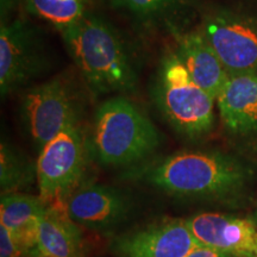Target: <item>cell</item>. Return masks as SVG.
<instances>
[{
    "label": "cell",
    "mask_w": 257,
    "mask_h": 257,
    "mask_svg": "<svg viewBox=\"0 0 257 257\" xmlns=\"http://www.w3.org/2000/svg\"><path fill=\"white\" fill-rule=\"evenodd\" d=\"M252 169L238 157L220 152H182L142 170V179L178 197L226 199L239 194Z\"/></svg>",
    "instance_id": "1"
},
{
    "label": "cell",
    "mask_w": 257,
    "mask_h": 257,
    "mask_svg": "<svg viewBox=\"0 0 257 257\" xmlns=\"http://www.w3.org/2000/svg\"><path fill=\"white\" fill-rule=\"evenodd\" d=\"M60 32L93 94L127 92L136 86L137 73L126 46L104 19L87 14Z\"/></svg>",
    "instance_id": "2"
},
{
    "label": "cell",
    "mask_w": 257,
    "mask_h": 257,
    "mask_svg": "<svg viewBox=\"0 0 257 257\" xmlns=\"http://www.w3.org/2000/svg\"><path fill=\"white\" fill-rule=\"evenodd\" d=\"M159 146V130L149 117L125 96L107 99L95 111L92 149L101 165H134L152 155Z\"/></svg>",
    "instance_id": "3"
},
{
    "label": "cell",
    "mask_w": 257,
    "mask_h": 257,
    "mask_svg": "<svg viewBox=\"0 0 257 257\" xmlns=\"http://www.w3.org/2000/svg\"><path fill=\"white\" fill-rule=\"evenodd\" d=\"M153 98L165 119L182 136L197 140L213 127L216 99L195 83L175 51L161 60Z\"/></svg>",
    "instance_id": "4"
},
{
    "label": "cell",
    "mask_w": 257,
    "mask_h": 257,
    "mask_svg": "<svg viewBox=\"0 0 257 257\" xmlns=\"http://www.w3.org/2000/svg\"><path fill=\"white\" fill-rule=\"evenodd\" d=\"M87 163V141L80 124L73 125L40 150L36 163L38 195L48 205H61L79 187Z\"/></svg>",
    "instance_id": "5"
},
{
    "label": "cell",
    "mask_w": 257,
    "mask_h": 257,
    "mask_svg": "<svg viewBox=\"0 0 257 257\" xmlns=\"http://www.w3.org/2000/svg\"><path fill=\"white\" fill-rule=\"evenodd\" d=\"M22 115L32 142L42 150L66 128L79 124L75 89L62 76L29 89L22 100Z\"/></svg>",
    "instance_id": "6"
},
{
    "label": "cell",
    "mask_w": 257,
    "mask_h": 257,
    "mask_svg": "<svg viewBox=\"0 0 257 257\" xmlns=\"http://www.w3.org/2000/svg\"><path fill=\"white\" fill-rule=\"evenodd\" d=\"M229 75L257 74V18L218 10L202 19L200 30Z\"/></svg>",
    "instance_id": "7"
},
{
    "label": "cell",
    "mask_w": 257,
    "mask_h": 257,
    "mask_svg": "<svg viewBox=\"0 0 257 257\" xmlns=\"http://www.w3.org/2000/svg\"><path fill=\"white\" fill-rule=\"evenodd\" d=\"M198 245L187 220L166 218L119 234L111 250L117 257H186Z\"/></svg>",
    "instance_id": "8"
},
{
    "label": "cell",
    "mask_w": 257,
    "mask_h": 257,
    "mask_svg": "<svg viewBox=\"0 0 257 257\" xmlns=\"http://www.w3.org/2000/svg\"><path fill=\"white\" fill-rule=\"evenodd\" d=\"M43 68V53L34 28L22 19L2 23L0 92L8 95Z\"/></svg>",
    "instance_id": "9"
},
{
    "label": "cell",
    "mask_w": 257,
    "mask_h": 257,
    "mask_svg": "<svg viewBox=\"0 0 257 257\" xmlns=\"http://www.w3.org/2000/svg\"><path fill=\"white\" fill-rule=\"evenodd\" d=\"M193 236L207 245L232 257H257L255 220L224 213H199L188 218Z\"/></svg>",
    "instance_id": "10"
},
{
    "label": "cell",
    "mask_w": 257,
    "mask_h": 257,
    "mask_svg": "<svg viewBox=\"0 0 257 257\" xmlns=\"http://www.w3.org/2000/svg\"><path fill=\"white\" fill-rule=\"evenodd\" d=\"M64 210L70 219L80 226L94 231H107L126 218L128 199L118 188L88 184L79 186L67 201Z\"/></svg>",
    "instance_id": "11"
},
{
    "label": "cell",
    "mask_w": 257,
    "mask_h": 257,
    "mask_svg": "<svg viewBox=\"0 0 257 257\" xmlns=\"http://www.w3.org/2000/svg\"><path fill=\"white\" fill-rule=\"evenodd\" d=\"M221 123L239 138L257 135V74L230 75L216 99Z\"/></svg>",
    "instance_id": "12"
},
{
    "label": "cell",
    "mask_w": 257,
    "mask_h": 257,
    "mask_svg": "<svg viewBox=\"0 0 257 257\" xmlns=\"http://www.w3.org/2000/svg\"><path fill=\"white\" fill-rule=\"evenodd\" d=\"M48 204L40 195L12 192L2 195L0 224L5 225L17 240L24 256L42 257L38 251L41 219Z\"/></svg>",
    "instance_id": "13"
},
{
    "label": "cell",
    "mask_w": 257,
    "mask_h": 257,
    "mask_svg": "<svg viewBox=\"0 0 257 257\" xmlns=\"http://www.w3.org/2000/svg\"><path fill=\"white\" fill-rule=\"evenodd\" d=\"M175 53L195 83L217 99L230 75L201 32L178 35Z\"/></svg>",
    "instance_id": "14"
},
{
    "label": "cell",
    "mask_w": 257,
    "mask_h": 257,
    "mask_svg": "<svg viewBox=\"0 0 257 257\" xmlns=\"http://www.w3.org/2000/svg\"><path fill=\"white\" fill-rule=\"evenodd\" d=\"M80 225L70 219L64 206L48 205L41 219L38 251L42 257H85Z\"/></svg>",
    "instance_id": "15"
},
{
    "label": "cell",
    "mask_w": 257,
    "mask_h": 257,
    "mask_svg": "<svg viewBox=\"0 0 257 257\" xmlns=\"http://www.w3.org/2000/svg\"><path fill=\"white\" fill-rule=\"evenodd\" d=\"M88 3L89 0H25V6L31 15L61 31L88 14Z\"/></svg>",
    "instance_id": "16"
},
{
    "label": "cell",
    "mask_w": 257,
    "mask_h": 257,
    "mask_svg": "<svg viewBox=\"0 0 257 257\" xmlns=\"http://www.w3.org/2000/svg\"><path fill=\"white\" fill-rule=\"evenodd\" d=\"M36 167H32L24 157L12 149L8 143L3 142L0 148V180L2 191L5 193L17 192L32 180Z\"/></svg>",
    "instance_id": "17"
},
{
    "label": "cell",
    "mask_w": 257,
    "mask_h": 257,
    "mask_svg": "<svg viewBox=\"0 0 257 257\" xmlns=\"http://www.w3.org/2000/svg\"><path fill=\"white\" fill-rule=\"evenodd\" d=\"M108 5L138 18L156 19L187 8L191 0H105Z\"/></svg>",
    "instance_id": "18"
},
{
    "label": "cell",
    "mask_w": 257,
    "mask_h": 257,
    "mask_svg": "<svg viewBox=\"0 0 257 257\" xmlns=\"http://www.w3.org/2000/svg\"><path fill=\"white\" fill-rule=\"evenodd\" d=\"M0 255L2 257L24 256L23 250L5 225L0 224Z\"/></svg>",
    "instance_id": "19"
},
{
    "label": "cell",
    "mask_w": 257,
    "mask_h": 257,
    "mask_svg": "<svg viewBox=\"0 0 257 257\" xmlns=\"http://www.w3.org/2000/svg\"><path fill=\"white\" fill-rule=\"evenodd\" d=\"M186 257H232L229 253L220 251V250L211 248L207 245H198L194 248Z\"/></svg>",
    "instance_id": "20"
},
{
    "label": "cell",
    "mask_w": 257,
    "mask_h": 257,
    "mask_svg": "<svg viewBox=\"0 0 257 257\" xmlns=\"http://www.w3.org/2000/svg\"><path fill=\"white\" fill-rule=\"evenodd\" d=\"M256 221V224H257V208H256V213H255V219H253Z\"/></svg>",
    "instance_id": "21"
},
{
    "label": "cell",
    "mask_w": 257,
    "mask_h": 257,
    "mask_svg": "<svg viewBox=\"0 0 257 257\" xmlns=\"http://www.w3.org/2000/svg\"><path fill=\"white\" fill-rule=\"evenodd\" d=\"M19 257H37V256H19Z\"/></svg>",
    "instance_id": "22"
}]
</instances>
